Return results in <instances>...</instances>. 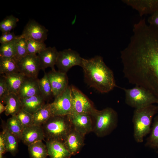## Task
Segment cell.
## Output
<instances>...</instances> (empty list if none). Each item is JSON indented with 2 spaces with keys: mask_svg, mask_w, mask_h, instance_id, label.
<instances>
[{
  "mask_svg": "<svg viewBox=\"0 0 158 158\" xmlns=\"http://www.w3.org/2000/svg\"><path fill=\"white\" fill-rule=\"evenodd\" d=\"M27 41L29 54H38L46 48L44 42H37L30 39L27 40Z\"/></svg>",
  "mask_w": 158,
  "mask_h": 158,
  "instance_id": "d6a6232c",
  "label": "cell"
},
{
  "mask_svg": "<svg viewBox=\"0 0 158 158\" xmlns=\"http://www.w3.org/2000/svg\"><path fill=\"white\" fill-rule=\"evenodd\" d=\"M54 98L62 93L68 86V80L66 73L51 69L47 73Z\"/></svg>",
  "mask_w": 158,
  "mask_h": 158,
  "instance_id": "7c38bea8",
  "label": "cell"
},
{
  "mask_svg": "<svg viewBox=\"0 0 158 158\" xmlns=\"http://www.w3.org/2000/svg\"><path fill=\"white\" fill-rule=\"evenodd\" d=\"M131 88H123L125 94V102L129 106L137 109L158 104V100L150 91L141 86Z\"/></svg>",
  "mask_w": 158,
  "mask_h": 158,
  "instance_id": "8992f818",
  "label": "cell"
},
{
  "mask_svg": "<svg viewBox=\"0 0 158 158\" xmlns=\"http://www.w3.org/2000/svg\"><path fill=\"white\" fill-rule=\"evenodd\" d=\"M80 66L88 85L99 92L107 93L117 87L113 71L106 65L102 56H96L88 59L82 58Z\"/></svg>",
  "mask_w": 158,
  "mask_h": 158,
  "instance_id": "7a4b0ae2",
  "label": "cell"
},
{
  "mask_svg": "<svg viewBox=\"0 0 158 158\" xmlns=\"http://www.w3.org/2000/svg\"><path fill=\"white\" fill-rule=\"evenodd\" d=\"M6 107L5 106H4L2 103L0 102V114H1L3 111H5Z\"/></svg>",
  "mask_w": 158,
  "mask_h": 158,
  "instance_id": "f35d334b",
  "label": "cell"
},
{
  "mask_svg": "<svg viewBox=\"0 0 158 158\" xmlns=\"http://www.w3.org/2000/svg\"><path fill=\"white\" fill-rule=\"evenodd\" d=\"M82 58L77 51L71 49L59 51L56 65L59 71L66 73L72 67L80 66Z\"/></svg>",
  "mask_w": 158,
  "mask_h": 158,
  "instance_id": "9c48e42d",
  "label": "cell"
},
{
  "mask_svg": "<svg viewBox=\"0 0 158 158\" xmlns=\"http://www.w3.org/2000/svg\"><path fill=\"white\" fill-rule=\"evenodd\" d=\"M42 126L46 141L63 143L73 128L68 116H52Z\"/></svg>",
  "mask_w": 158,
  "mask_h": 158,
  "instance_id": "5b68a950",
  "label": "cell"
},
{
  "mask_svg": "<svg viewBox=\"0 0 158 158\" xmlns=\"http://www.w3.org/2000/svg\"><path fill=\"white\" fill-rule=\"evenodd\" d=\"M145 145L146 147L158 150V115L154 118L150 135Z\"/></svg>",
  "mask_w": 158,
  "mask_h": 158,
  "instance_id": "83f0119b",
  "label": "cell"
},
{
  "mask_svg": "<svg viewBox=\"0 0 158 158\" xmlns=\"http://www.w3.org/2000/svg\"><path fill=\"white\" fill-rule=\"evenodd\" d=\"M4 76L10 93L18 95L25 76L20 72L15 73Z\"/></svg>",
  "mask_w": 158,
  "mask_h": 158,
  "instance_id": "44dd1931",
  "label": "cell"
},
{
  "mask_svg": "<svg viewBox=\"0 0 158 158\" xmlns=\"http://www.w3.org/2000/svg\"><path fill=\"white\" fill-rule=\"evenodd\" d=\"M28 146L30 158H47L48 156L46 145L42 141H37Z\"/></svg>",
  "mask_w": 158,
  "mask_h": 158,
  "instance_id": "d4e9b609",
  "label": "cell"
},
{
  "mask_svg": "<svg viewBox=\"0 0 158 158\" xmlns=\"http://www.w3.org/2000/svg\"><path fill=\"white\" fill-rule=\"evenodd\" d=\"M73 128L85 136L92 132L93 122L91 115L72 114L68 116Z\"/></svg>",
  "mask_w": 158,
  "mask_h": 158,
  "instance_id": "5bb4252c",
  "label": "cell"
},
{
  "mask_svg": "<svg viewBox=\"0 0 158 158\" xmlns=\"http://www.w3.org/2000/svg\"><path fill=\"white\" fill-rule=\"evenodd\" d=\"M46 145L50 158H70L72 156L63 142L56 141H46Z\"/></svg>",
  "mask_w": 158,
  "mask_h": 158,
  "instance_id": "d6986e66",
  "label": "cell"
},
{
  "mask_svg": "<svg viewBox=\"0 0 158 158\" xmlns=\"http://www.w3.org/2000/svg\"><path fill=\"white\" fill-rule=\"evenodd\" d=\"M3 133L6 152L15 155L17 153L18 148V140L17 138L8 131L5 127L3 128Z\"/></svg>",
  "mask_w": 158,
  "mask_h": 158,
  "instance_id": "4316f807",
  "label": "cell"
},
{
  "mask_svg": "<svg viewBox=\"0 0 158 158\" xmlns=\"http://www.w3.org/2000/svg\"><path fill=\"white\" fill-rule=\"evenodd\" d=\"M45 138L44 133L42 126L33 124L24 128L21 140L25 145L28 146Z\"/></svg>",
  "mask_w": 158,
  "mask_h": 158,
  "instance_id": "2e32d148",
  "label": "cell"
},
{
  "mask_svg": "<svg viewBox=\"0 0 158 158\" xmlns=\"http://www.w3.org/2000/svg\"><path fill=\"white\" fill-rule=\"evenodd\" d=\"M20 99L22 108L32 115L45 104V100L41 95Z\"/></svg>",
  "mask_w": 158,
  "mask_h": 158,
  "instance_id": "ffe728a7",
  "label": "cell"
},
{
  "mask_svg": "<svg viewBox=\"0 0 158 158\" xmlns=\"http://www.w3.org/2000/svg\"><path fill=\"white\" fill-rule=\"evenodd\" d=\"M16 115L24 128L33 124L32 115L22 108Z\"/></svg>",
  "mask_w": 158,
  "mask_h": 158,
  "instance_id": "836d02e7",
  "label": "cell"
},
{
  "mask_svg": "<svg viewBox=\"0 0 158 158\" xmlns=\"http://www.w3.org/2000/svg\"><path fill=\"white\" fill-rule=\"evenodd\" d=\"M28 54L27 40L20 37L19 35L16 47V53L15 60L17 62Z\"/></svg>",
  "mask_w": 158,
  "mask_h": 158,
  "instance_id": "1f68e13d",
  "label": "cell"
},
{
  "mask_svg": "<svg viewBox=\"0 0 158 158\" xmlns=\"http://www.w3.org/2000/svg\"><path fill=\"white\" fill-rule=\"evenodd\" d=\"M70 87L72 103L71 114L91 115L95 109L92 102L75 87L73 85L70 86Z\"/></svg>",
  "mask_w": 158,
  "mask_h": 158,
  "instance_id": "ba28073f",
  "label": "cell"
},
{
  "mask_svg": "<svg viewBox=\"0 0 158 158\" xmlns=\"http://www.w3.org/2000/svg\"><path fill=\"white\" fill-rule=\"evenodd\" d=\"M48 30L34 20H30L25 26L20 37L44 42L47 39Z\"/></svg>",
  "mask_w": 158,
  "mask_h": 158,
  "instance_id": "8fae6325",
  "label": "cell"
},
{
  "mask_svg": "<svg viewBox=\"0 0 158 158\" xmlns=\"http://www.w3.org/2000/svg\"><path fill=\"white\" fill-rule=\"evenodd\" d=\"M17 63L19 72L25 76L37 78L41 70L37 55L28 54L18 61Z\"/></svg>",
  "mask_w": 158,
  "mask_h": 158,
  "instance_id": "30bf717a",
  "label": "cell"
},
{
  "mask_svg": "<svg viewBox=\"0 0 158 158\" xmlns=\"http://www.w3.org/2000/svg\"><path fill=\"white\" fill-rule=\"evenodd\" d=\"M5 128L15 135L18 141L21 140L24 127L18 119L16 115L12 116L8 119Z\"/></svg>",
  "mask_w": 158,
  "mask_h": 158,
  "instance_id": "484cf974",
  "label": "cell"
},
{
  "mask_svg": "<svg viewBox=\"0 0 158 158\" xmlns=\"http://www.w3.org/2000/svg\"><path fill=\"white\" fill-rule=\"evenodd\" d=\"M19 37L14 40L2 44L0 47V57H6L15 59L16 53V47Z\"/></svg>",
  "mask_w": 158,
  "mask_h": 158,
  "instance_id": "f1b7e54d",
  "label": "cell"
},
{
  "mask_svg": "<svg viewBox=\"0 0 158 158\" xmlns=\"http://www.w3.org/2000/svg\"><path fill=\"white\" fill-rule=\"evenodd\" d=\"M121 58L129 83L146 89L158 100V30L134 39L121 51Z\"/></svg>",
  "mask_w": 158,
  "mask_h": 158,
  "instance_id": "6da1fadb",
  "label": "cell"
},
{
  "mask_svg": "<svg viewBox=\"0 0 158 158\" xmlns=\"http://www.w3.org/2000/svg\"><path fill=\"white\" fill-rule=\"evenodd\" d=\"M158 112V105L152 104L135 109L132 118L133 137L137 143L143 142L144 138L150 133L154 116Z\"/></svg>",
  "mask_w": 158,
  "mask_h": 158,
  "instance_id": "3957f363",
  "label": "cell"
},
{
  "mask_svg": "<svg viewBox=\"0 0 158 158\" xmlns=\"http://www.w3.org/2000/svg\"><path fill=\"white\" fill-rule=\"evenodd\" d=\"M85 136L73 128L69 133L63 143L72 156L80 152L84 145Z\"/></svg>",
  "mask_w": 158,
  "mask_h": 158,
  "instance_id": "9a60e30c",
  "label": "cell"
},
{
  "mask_svg": "<svg viewBox=\"0 0 158 158\" xmlns=\"http://www.w3.org/2000/svg\"><path fill=\"white\" fill-rule=\"evenodd\" d=\"M19 20L13 15L7 16L0 23V30L2 33L11 32L16 27Z\"/></svg>",
  "mask_w": 158,
  "mask_h": 158,
  "instance_id": "4dcf8cb0",
  "label": "cell"
},
{
  "mask_svg": "<svg viewBox=\"0 0 158 158\" xmlns=\"http://www.w3.org/2000/svg\"><path fill=\"white\" fill-rule=\"evenodd\" d=\"M122 1L136 10L140 16L151 15L158 11V0H122Z\"/></svg>",
  "mask_w": 158,
  "mask_h": 158,
  "instance_id": "4fadbf2b",
  "label": "cell"
},
{
  "mask_svg": "<svg viewBox=\"0 0 158 158\" xmlns=\"http://www.w3.org/2000/svg\"><path fill=\"white\" fill-rule=\"evenodd\" d=\"M91 116L93 120L92 132L98 137L109 135L118 126V114L111 108L107 107L101 110L95 109Z\"/></svg>",
  "mask_w": 158,
  "mask_h": 158,
  "instance_id": "277c9868",
  "label": "cell"
},
{
  "mask_svg": "<svg viewBox=\"0 0 158 158\" xmlns=\"http://www.w3.org/2000/svg\"><path fill=\"white\" fill-rule=\"evenodd\" d=\"M4 103L6 104L5 114L6 116L16 115L22 108L20 98L15 94L8 95L5 98Z\"/></svg>",
  "mask_w": 158,
  "mask_h": 158,
  "instance_id": "7402d4cb",
  "label": "cell"
},
{
  "mask_svg": "<svg viewBox=\"0 0 158 158\" xmlns=\"http://www.w3.org/2000/svg\"><path fill=\"white\" fill-rule=\"evenodd\" d=\"M6 152L4 134L2 132L0 134V158H3V155Z\"/></svg>",
  "mask_w": 158,
  "mask_h": 158,
  "instance_id": "74e56055",
  "label": "cell"
},
{
  "mask_svg": "<svg viewBox=\"0 0 158 158\" xmlns=\"http://www.w3.org/2000/svg\"><path fill=\"white\" fill-rule=\"evenodd\" d=\"M148 22L149 25L158 28V11L151 15Z\"/></svg>",
  "mask_w": 158,
  "mask_h": 158,
  "instance_id": "8d00e7d4",
  "label": "cell"
},
{
  "mask_svg": "<svg viewBox=\"0 0 158 158\" xmlns=\"http://www.w3.org/2000/svg\"><path fill=\"white\" fill-rule=\"evenodd\" d=\"M39 79L25 77L18 92L20 98H25L41 95L38 84Z\"/></svg>",
  "mask_w": 158,
  "mask_h": 158,
  "instance_id": "ac0fdd59",
  "label": "cell"
},
{
  "mask_svg": "<svg viewBox=\"0 0 158 158\" xmlns=\"http://www.w3.org/2000/svg\"><path fill=\"white\" fill-rule=\"evenodd\" d=\"M32 115L33 124L42 126L52 116L50 104H45Z\"/></svg>",
  "mask_w": 158,
  "mask_h": 158,
  "instance_id": "603a6c76",
  "label": "cell"
},
{
  "mask_svg": "<svg viewBox=\"0 0 158 158\" xmlns=\"http://www.w3.org/2000/svg\"><path fill=\"white\" fill-rule=\"evenodd\" d=\"M38 84L41 95L45 100L50 98L53 93L47 73L44 72L43 76L39 79Z\"/></svg>",
  "mask_w": 158,
  "mask_h": 158,
  "instance_id": "f546056e",
  "label": "cell"
},
{
  "mask_svg": "<svg viewBox=\"0 0 158 158\" xmlns=\"http://www.w3.org/2000/svg\"><path fill=\"white\" fill-rule=\"evenodd\" d=\"M52 116H69L72 112V103L70 86L54 98L50 103Z\"/></svg>",
  "mask_w": 158,
  "mask_h": 158,
  "instance_id": "52a82bcc",
  "label": "cell"
},
{
  "mask_svg": "<svg viewBox=\"0 0 158 158\" xmlns=\"http://www.w3.org/2000/svg\"><path fill=\"white\" fill-rule=\"evenodd\" d=\"M19 36L16 35L13 32L2 33L0 37V43L2 44L11 42L18 38Z\"/></svg>",
  "mask_w": 158,
  "mask_h": 158,
  "instance_id": "d590c367",
  "label": "cell"
},
{
  "mask_svg": "<svg viewBox=\"0 0 158 158\" xmlns=\"http://www.w3.org/2000/svg\"><path fill=\"white\" fill-rule=\"evenodd\" d=\"M10 93L7 87L5 78L4 75H1L0 78V99L1 103L2 102L4 103L5 98Z\"/></svg>",
  "mask_w": 158,
  "mask_h": 158,
  "instance_id": "e575fe53",
  "label": "cell"
},
{
  "mask_svg": "<svg viewBox=\"0 0 158 158\" xmlns=\"http://www.w3.org/2000/svg\"><path fill=\"white\" fill-rule=\"evenodd\" d=\"M20 72L16 61L11 58L0 57V73L7 75Z\"/></svg>",
  "mask_w": 158,
  "mask_h": 158,
  "instance_id": "cb8c5ba5",
  "label": "cell"
},
{
  "mask_svg": "<svg viewBox=\"0 0 158 158\" xmlns=\"http://www.w3.org/2000/svg\"><path fill=\"white\" fill-rule=\"evenodd\" d=\"M59 51L54 47H49L40 52L37 55L39 58L40 69L44 71L48 67L54 69L56 65Z\"/></svg>",
  "mask_w": 158,
  "mask_h": 158,
  "instance_id": "e0dca14e",
  "label": "cell"
}]
</instances>
